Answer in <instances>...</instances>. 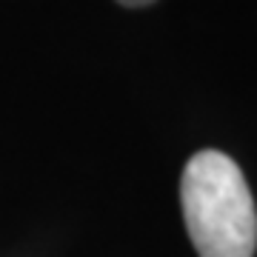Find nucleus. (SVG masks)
Returning a JSON list of instances; mask_svg holds the SVG:
<instances>
[{
	"instance_id": "f03ea898",
	"label": "nucleus",
	"mask_w": 257,
	"mask_h": 257,
	"mask_svg": "<svg viewBox=\"0 0 257 257\" xmlns=\"http://www.w3.org/2000/svg\"><path fill=\"white\" fill-rule=\"evenodd\" d=\"M120 6H128V9H140V6H149V3H155V0H117Z\"/></svg>"
},
{
	"instance_id": "f257e3e1",
	"label": "nucleus",
	"mask_w": 257,
	"mask_h": 257,
	"mask_svg": "<svg viewBox=\"0 0 257 257\" xmlns=\"http://www.w3.org/2000/svg\"><path fill=\"white\" fill-rule=\"evenodd\" d=\"M180 203L200 257H254L257 209L246 177L229 155L206 149L189 157Z\"/></svg>"
}]
</instances>
